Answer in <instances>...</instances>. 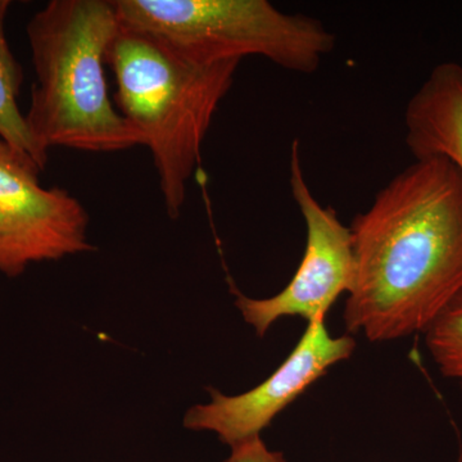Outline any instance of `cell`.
Wrapping results in <instances>:
<instances>
[{
	"mask_svg": "<svg viewBox=\"0 0 462 462\" xmlns=\"http://www.w3.org/2000/svg\"><path fill=\"white\" fill-rule=\"evenodd\" d=\"M346 330L372 342L425 333L462 291V173L415 160L356 216Z\"/></svg>",
	"mask_w": 462,
	"mask_h": 462,
	"instance_id": "obj_1",
	"label": "cell"
},
{
	"mask_svg": "<svg viewBox=\"0 0 462 462\" xmlns=\"http://www.w3.org/2000/svg\"><path fill=\"white\" fill-rule=\"evenodd\" d=\"M120 29L114 0H51L27 23L36 81L25 117L42 151L114 153L142 145L112 105L106 79Z\"/></svg>",
	"mask_w": 462,
	"mask_h": 462,
	"instance_id": "obj_2",
	"label": "cell"
},
{
	"mask_svg": "<svg viewBox=\"0 0 462 462\" xmlns=\"http://www.w3.org/2000/svg\"><path fill=\"white\" fill-rule=\"evenodd\" d=\"M107 65L117 85L118 111L151 152L167 215L176 220L240 60L199 62L149 33L121 26Z\"/></svg>",
	"mask_w": 462,
	"mask_h": 462,
	"instance_id": "obj_3",
	"label": "cell"
},
{
	"mask_svg": "<svg viewBox=\"0 0 462 462\" xmlns=\"http://www.w3.org/2000/svg\"><path fill=\"white\" fill-rule=\"evenodd\" d=\"M121 26L160 39L199 62L263 57L314 74L337 38L318 18L285 14L269 0H114Z\"/></svg>",
	"mask_w": 462,
	"mask_h": 462,
	"instance_id": "obj_4",
	"label": "cell"
},
{
	"mask_svg": "<svg viewBox=\"0 0 462 462\" xmlns=\"http://www.w3.org/2000/svg\"><path fill=\"white\" fill-rule=\"evenodd\" d=\"M291 196L306 224V248L293 279L276 296L254 300L236 293V306L258 337L276 320L300 316L307 322L325 319L340 294L349 293L355 282L354 239L333 207H322L306 181L300 143L291 144L289 162Z\"/></svg>",
	"mask_w": 462,
	"mask_h": 462,
	"instance_id": "obj_5",
	"label": "cell"
},
{
	"mask_svg": "<svg viewBox=\"0 0 462 462\" xmlns=\"http://www.w3.org/2000/svg\"><path fill=\"white\" fill-rule=\"evenodd\" d=\"M42 170L0 139V273L16 278L30 264L96 251L89 215L60 188H44Z\"/></svg>",
	"mask_w": 462,
	"mask_h": 462,
	"instance_id": "obj_6",
	"label": "cell"
},
{
	"mask_svg": "<svg viewBox=\"0 0 462 462\" xmlns=\"http://www.w3.org/2000/svg\"><path fill=\"white\" fill-rule=\"evenodd\" d=\"M355 346L351 336L331 337L325 319L309 322L287 360L263 383L238 396H225L217 389L207 388L211 402L190 407L182 425L188 430L212 431L230 447L261 436L285 407L333 365L348 360Z\"/></svg>",
	"mask_w": 462,
	"mask_h": 462,
	"instance_id": "obj_7",
	"label": "cell"
},
{
	"mask_svg": "<svg viewBox=\"0 0 462 462\" xmlns=\"http://www.w3.org/2000/svg\"><path fill=\"white\" fill-rule=\"evenodd\" d=\"M406 145L415 160L442 157L462 173V66L440 63L409 100Z\"/></svg>",
	"mask_w": 462,
	"mask_h": 462,
	"instance_id": "obj_8",
	"label": "cell"
},
{
	"mask_svg": "<svg viewBox=\"0 0 462 462\" xmlns=\"http://www.w3.org/2000/svg\"><path fill=\"white\" fill-rule=\"evenodd\" d=\"M9 5L8 0H0V139L33 161L42 171L47 166L48 153L32 138L25 115L18 106L23 75L5 36V21Z\"/></svg>",
	"mask_w": 462,
	"mask_h": 462,
	"instance_id": "obj_9",
	"label": "cell"
},
{
	"mask_svg": "<svg viewBox=\"0 0 462 462\" xmlns=\"http://www.w3.org/2000/svg\"><path fill=\"white\" fill-rule=\"evenodd\" d=\"M424 334L438 369L446 378L458 382L462 388V291Z\"/></svg>",
	"mask_w": 462,
	"mask_h": 462,
	"instance_id": "obj_10",
	"label": "cell"
},
{
	"mask_svg": "<svg viewBox=\"0 0 462 462\" xmlns=\"http://www.w3.org/2000/svg\"><path fill=\"white\" fill-rule=\"evenodd\" d=\"M223 462H287V460L282 452L267 448L261 436H258L231 447L229 457Z\"/></svg>",
	"mask_w": 462,
	"mask_h": 462,
	"instance_id": "obj_11",
	"label": "cell"
}]
</instances>
